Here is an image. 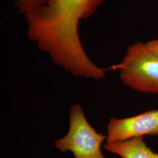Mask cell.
Listing matches in <instances>:
<instances>
[{
  "instance_id": "6da1fadb",
  "label": "cell",
  "mask_w": 158,
  "mask_h": 158,
  "mask_svg": "<svg viewBox=\"0 0 158 158\" xmlns=\"http://www.w3.org/2000/svg\"><path fill=\"white\" fill-rule=\"evenodd\" d=\"M102 3V0H49L25 14L29 39L48 53L54 64L74 76L102 79L104 70L87 56L78 31L80 21L91 16Z\"/></svg>"
},
{
  "instance_id": "7a4b0ae2",
  "label": "cell",
  "mask_w": 158,
  "mask_h": 158,
  "mask_svg": "<svg viewBox=\"0 0 158 158\" xmlns=\"http://www.w3.org/2000/svg\"><path fill=\"white\" fill-rule=\"evenodd\" d=\"M118 70L123 83L142 93H158V55L145 44L128 47L123 60L110 68Z\"/></svg>"
},
{
  "instance_id": "3957f363",
  "label": "cell",
  "mask_w": 158,
  "mask_h": 158,
  "mask_svg": "<svg viewBox=\"0 0 158 158\" xmlns=\"http://www.w3.org/2000/svg\"><path fill=\"white\" fill-rule=\"evenodd\" d=\"M69 118L68 132L56 140L55 147L62 152L73 153L74 158H107L101 149L107 135L98 133L91 126L80 104H75L71 107Z\"/></svg>"
},
{
  "instance_id": "277c9868",
  "label": "cell",
  "mask_w": 158,
  "mask_h": 158,
  "mask_svg": "<svg viewBox=\"0 0 158 158\" xmlns=\"http://www.w3.org/2000/svg\"><path fill=\"white\" fill-rule=\"evenodd\" d=\"M107 130V142L123 141L147 135L158 136V110L125 118H111Z\"/></svg>"
},
{
  "instance_id": "5b68a950",
  "label": "cell",
  "mask_w": 158,
  "mask_h": 158,
  "mask_svg": "<svg viewBox=\"0 0 158 158\" xmlns=\"http://www.w3.org/2000/svg\"><path fill=\"white\" fill-rule=\"evenodd\" d=\"M104 149L121 158H158V153L147 146L143 136L123 141L107 142Z\"/></svg>"
},
{
  "instance_id": "8992f818",
  "label": "cell",
  "mask_w": 158,
  "mask_h": 158,
  "mask_svg": "<svg viewBox=\"0 0 158 158\" xmlns=\"http://www.w3.org/2000/svg\"><path fill=\"white\" fill-rule=\"evenodd\" d=\"M49 0H17L15 6L21 14H26L45 6Z\"/></svg>"
},
{
  "instance_id": "52a82bcc",
  "label": "cell",
  "mask_w": 158,
  "mask_h": 158,
  "mask_svg": "<svg viewBox=\"0 0 158 158\" xmlns=\"http://www.w3.org/2000/svg\"><path fill=\"white\" fill-rule=\"evenodd\" d=\"M145 45L149 51L158 55V40L148 42Z\"/></svg>"
}]
</instances>
